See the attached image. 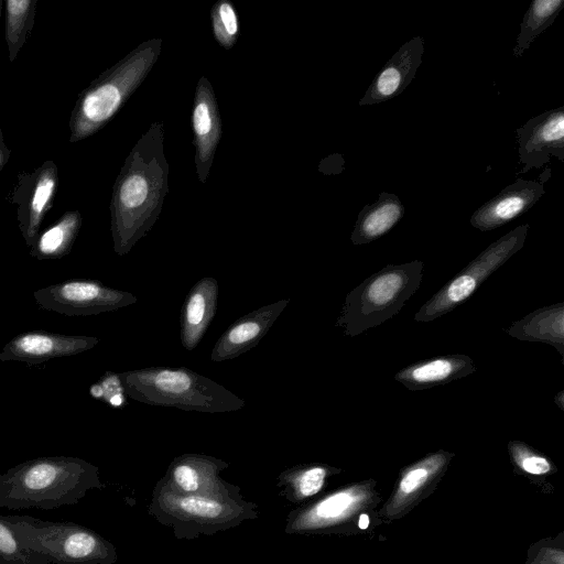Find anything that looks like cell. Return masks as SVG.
Wrapping results in <instances>:
<instances>
[{
	"mask_svg": "<svg viewBox=\"0 0 564 564\" xmlns=\"http://www.w3.org/2000/svg\"><path fill=\"white\" fill-rule=\"evenodd\" d=\"M529 229L528 224L518 226L490 243L426 301L414 315V319L432 322L469 299L490 274L523 247Z\"/></svg>",
	"mask_w": 564,
	"mask_h": 564,
	"instance_id": "obj_6",
	"label": "cell"
},
{
	"mask_svg": "<svg viewBox=\"0 0 564 564\" xmlns=\"http://www.w3.org/2000/svg\"><path fill=\"white\" fill-rule=\"evenodd\" d=\"M226 467L225 462L212 456L184 454L172 462L162 480L180 494L226 492L235 489L219 478V473Z\"/></svg>",
	"mask_w": 564,
	"mask_h": 564,
	"instance_id": "obj_14",
	"label": "cell"
},
{
	"mask_svg": "<svg viewBox=\"0 0 564 564\" xmlns=\"http://www.w3.org/2000/svg\"><path fill=\"white\" fill-rule=\"evenodd\" d=\"M83 223L78 210H69L39 235L30 254L37 260L61 259L68 254L78 236Z\"/></svg>",
	"mask_w": 564,
	"mask_h": 564,
	"instance_id": "obj_20",
	"label": "cell"
},
{
	"mask_svg": "<svg viewBox=\"0 0 564 564\" xmlns=\"http://www.w3.org/2000/svg\"><path fill=\"white\" fill-rule=\"evenodd\" d=\"M126 394L141 403L183 411H238L245 400L188 368L148 367L118 373Z\"/></svg>",
	"mask_w": 564,
	"mask_h": 564,
	"instance_id": "obj_2",
	"label": "cell"
},
{
	"mask_svg": "<svg viewBox=\"0 0 564 564\" xmlns=\"http://www.w3.org/2000/svg\"><path fill=\"white\" fill-rule=\"evenodd\" d=\"M508 448L513 463L528 474L544 475L553 468L547 457L535 452L523 442L512 441L509 443Z\"/></svg>",
	"mask_w": 564,
	"mask_h": 564,
	"instance_id": "obj_25",
	"label": "cell"
},
{
	"mask_svg": "<svg viewBox=\"0 0 564 564\" xmlns=\"http://www.w3.org/2000/svg\"><path fill=\"white\" fill-rule=\"evenodd\" d=\"M405 208L392 193L382 192L379 198L367 204L358 214L351 232L356 246L370 243L388 234L404 216Z\"/></svg>",
	"mask_w": 564,
	"mask_h": 564,
	"instance_id": "obj_19",
	"label": "cell"
},
{
	"mask_svg": "<svg viewBox=\"0 0 564 564\" xmlns=\"http://www.w3.org/2000/svg\"><path fill=\"white\" fill-rule=\"evenodd\" d=\"M290 300L263 305L234 322L216 341L210 359L225 361L256 347L288 306Z\"/></svg>",
	"mask_w": 564,
	"mask_h": 564,
	"instance_id": "obj_12",
	"label": "cell"
},
{
	"mask_svg": "<svg viewBox=\"0 0 564 564\" xmlns=\"http://www.w3.org/2000/svg\"><path fill=\"white\" fill-rule=\"evenodd\" d=\"M151 512L181 535L231 528L254 513L253 506L234 490L220 494H180L161 480Z\"/></svg>",
	"mask_w": 564,
	"mask_h": 564,
	"instance_id": "obj_4",
	"label": "cell"
},
{
	"mask_svg": "<svg viewBox=\"0 0 564 564\" xmlns=\"http://www.w3.org/2000/svg\"><path fill=\"white\" fill-rule=\"evenodd\" d=\"M0 564H51L44 555L23 545L14 527L0 514Z\"/></svg>",
	"mask_w": 564,
	"mask_h": 564,
	"instance_id": "obj_24",
	"label": "cell"
},
{
	"mask_svg": "<svg viewBox=\"0 0 564 564\" xmlns=\"http://www.w3.org/2000/svg\"><path fill=\"white\" fill-rule=\"evenodd\" d=\"M11 150L7 147L3 140V132L0 128V173L10 159Z\"/></svg>",
	"mask_w": 564,
	"mask_h": 564,
	"instance_id": "obj_30",
	"label": "cell"
},
{
	"mask_svg": "<svg viewBox=\"0 0 564 564\" xmlns=\"http://www.w3.org/2000/svg\"><path fill=\"white\" fill-rule=\"evenodd\" d=\"M358 525L362 530L367 529V527L369 525V517L367 514H361L360 519H359V522H358Z\"/></svg>",
	"mask_w": 564,
	"mask_h": 564,
	"instance_id": "obj_32",
	"label": "cell"
},
{
	"mask_svg": "<svg viewBox=\"0 0 564 564\" xmlns=\"http://www.w3.org/2000/svg\"><path fill=\"white\" fill-rule=\"evenodd\" d=\"M218 282L205 276L188 292L181 315V344L193 350L200 343L217 310Z\"/></svg>",
	"mask_w": 564,
	"mask_h": 564,
	"instance_id": "obj_16",
	"label": "cell"
},
{
	"mask_svg": "<svg viewBox=\"0 0 564 564\" xmlns=\"http://www.w3.org/2000/svg\"><path fill=\"white\" fill-rule=\"evenodd\" d=\"M33 297L41 308L67 316L112 312L137 302L135 295L130 292L89 279H70L41 288L33 293Z\"/></svg>",
	"mask_w": 564,
	"mask_h": 564,
	"instance_id": "obj_7",
	"label": "cell"
},
{
	"mask_svg": "<svg viewBox=\"0 0 564 564\" xmlns=\"http://www.w3.org/2000/svg\"><path fill=\"white\" fill-rule=\"evenodd\" d=\"M21 543L44 555L51 564H113L115 546L89 528L70 521H48L30 516H6Z\"/></svg>",
	"mask_w": 564,
	"mask_h": 564,
	"instance_id": "obj_5",
	"label": "cell"
},
{
	"mask_svg": "<svg viewBox=\"0 0 564 564\" xmlns=\"http://www.w3.org/2000/svg\"><path fill=\"white\" fill-rule=\"evenodd\" d=\"M329 470V467L323 465L295 467L281 474L280 486L285 487L289 497L303 500L322 489Z\"/></svg>",
	"mask_w": 564,
	"mask_h": 564,
	"instance_id": "obj_23",
	"label": "cell"
},
{
	"mask_svg": "<svg viewBox=\"0 0 564 564\" xmlns=\"http://www.w3.org/2000/svg\"><path fill=\"white\" fill-rule=\"evenodd\" d=\"M563 8L564 0L532 1L520 24L513 56L521 57L532 42L555 21Z\"/></svg>",
	"mask_w": 564,
	"mask_h": 564,
	"instance_id": "obj_22",
	"label": "cell"
},
{
	"mask_svg": "<svg viewBox=\"0 0 564 564\" xmlns=\"http://www.w3.org/2000/svg\"><path fill=\"white\" fill-rule=\"evenodd\" d=\"M219 14L226 31L231 35L235 34L237 32V19L234 9L228 3H224L219 9Z\"/></svg>",
	"mask_w": 564,
	"mask_h": 564,
	"instance_id": "obj_29",
	"label": "cell"
},
{
	"mask_svg": "<svg viewBox=\"0 0 564 564\" xmlns=\"http://www.w3.org/2000/svg\"><path fill=\"white\" fill-rule=\"evenodd\" d=\"M194 127L198 134H206L210 129V117L206 105L200 104L194 112Z\"/></svg>",
	"mask_w": 564,
	"mask_h": 564,
	"instance_id": "obj_28",
	"label": "cell"
},
{
	"mask_svg": "<svg viewBox=\"0 0 564 564\" xmlns=\"http://www.w3.org/2000/svg\"><path fill=\"white\" fill-rule=\"evenodd\" d=\"M98 343L99 339L93 336L30 330L17 335L3 346L0 361H20L33 366L53 358L82 354Z\"/></svg>",
	"mask_w": 564,
	"mask_h": 564,
	"instance_id": "obj_10",
	"label": "cell"
},
{
	"mask_svg": "<svg viewBox=\"0 0 564 564\" xmlns=\"http://www.w3.org/2000/svg\"><path fill=\"white\" fill-rule=\"evenodd\" d=\"M423 53L424 39L421 35L402 44L375 76L359 106H371L399 96L414 79Z\"/></svg>",
	"mask_w": 564,
	"mask_h": 564,
	"instance_id": "obj_11",
	"label": "cell"
},
{
	"mask_svg": "<svg viewBox=\"0 0 564 564\" xmlns=\"http://www.w3.org/2000/svg\"><path fill=\"white\" fill-rule=\"evenodd\" d=\"M348 488L332 494L318 502L289 517L288 532H307L334 525L351 514L359 506L362 495Z\"/></svg>",
	"mask_w": 564,
	"mask_h": 564,
	"instance_id": "obj_17",
	"label": "cell"
},
{
	"mask_svg": "<svg viewBox=\"0 0 564 564\" xmlns=\"http://www.w3.org/2000/svg\"><path fill=\"white\" fill-rule=\"evenodd\" d=\"M58 185V169L52 160L32 172L21 171L10 193V203L17 206L19 229L25 245L32 247L40 235L45 215L53 207Z\"/></svg>",
	"mask_w": 564,
	"mask_h": 564,
	"instance_id": "obj_8",
	"label": "cell"
},
{
	"mask_svg": "<svg viewBox=\"0 0 564 564\" xmlns=\"http://www.w3.org/2000/svg\"><path fill=\"white\" fill-rule=\"evenodd\" d=\"M517 339L544 343L564 357V303L551 304L527 314L507 328Z\"/></svg>",
	"mask_w": 564,
	"mask_h": 564,
	"instance_id": "obj_18",
	"label": "cell"
},
{
	"mask_svg": "<svg viewBox=\"0 0 564 564\" xmlns=\"http://www.w3.org/2000/svg\"><path fill=\"white\" fill-rule=\"evenodd\" d=\"M4 1L0 0V21H1V13H2V6H3Z\"/></svg>",
	"mask_w": 564,
	"mask_h": 564,
	"instance_id": "obj_33",
	"label": "cell"
},
{
	"mask_svg": "<svg viewBox=\"0 0 564 564\" xmlns=\"http://www.w3.org/2000/svg\"><path fill=\"white\" fill-rule=\"evenodd\" d=\"M544 182L517 178L478 207L470 218L480 231L499 228L528 212L544 194Z\"/></svg>",
	"mask_w": 564,
	"mask_h": 564,
	"instance_id": "obj_13",
	"label": "cell"
},
{
	"mask_svg": "<svg viewBox=\"0 0 564 564\" xmlns=\"http://www.w3.org/2000/svg\"><path fill=\"white\" fill-rule=\"evenodd\" d=\"M520 173L539 169L555 156L564 162V106L529 119L517 129Z\"/></svg>",
	"mask_w": 564,
	"mask_h": 564,
	"instance_id": "obj_9",
	"label": "cell"
},
{
	"mask_svg": "<svg viewBox=\"0 0 564 564\" xmlns=\"http://www.w3.org/2000/svg\"><path fill=\"white\" fill-rule=\"evenodd\" d=\"M424 263L414 260L389 264L352 289L335 323L354 337L397 315L423 279Z\"/></svg>",
	"mask_w": 564,
	"mask_h": 564,
	"instance_id": "obj_3",
	"label": "cell"
},
{
	"mask_svg": "<svg viewBox=\"0 0 564 564\" xmlns=\"http://www.w3.org/2000/svg\"><path fill=\"white\" fill-rule=\"evenodd\" d=\"M148 193L147 182L140 175L126 177L117 188L113 217L123 209H132L141 205Z\"/></svg>",
	"mask_w": 564,
	"mask_h": 564,
	"instance_id": "obj_26",
	"label": "cell"
},
{
	"mask_svg": "<svg viewBox=\"0 0 564 564\" xmlns=\"http://www.w3.org/2000/svg\"><path fill=\"white\" fill-rule=\"evenodd\" d=\"M555 404L560 408V410L564 411V391H560L554 398Z\"/></svg>",
	"mask_w": 564,
	"mask_h": 564,
	"instance_id": "obj_31",
	"label": "cell"
},
{
	"mask_svg": "<svg viewBox=\"0 0 564 564\" xmlns=\"http://www.w3.org/2000/svg\"><path fill=\"white\" fill-rule=\"evenodd\" d=\"M90 394L96 399H102L112 406H119L123 402L121 386L118 373L106 372L99 382L90 387Z\"/></svg>",
	"mask_w": 564,
	"mask_h": 564,
	"instance_id": "obj_27",
	"label": "cell"
},
{
	"mask_svg": "<svg viewBox=\"0 0 564 564\" xmlns=\"http://www.w3.org/2000/svg\"><path fill=\"white\" fill-rule=\"evenodd\" d=\"M98 467L78 457H37L0 475V508L55 509L101 488Z\"/></svg>",
	"mask_w": 564,
	"mask_h": 564,
	"instance_id": "obj_1",
	"label": "cell"
},
{
	"mask_svg": "<svg viewBox=\"0 0 564 564\" xmlns=\"http://www.w3.org/2000/svg\"><path fill=\"white\" fill-rule=\"evenodd\" d=\"M39 0H6L4 37L9 62H14L29 39L35 22Z\"/></svg>",
	"mask_w": 564,
	"mask_h": 564,
	"instance_id": "obj_21",
	"label": "cell"
},
{
	"mask_svg": "<svg viewBox=\"0 0 564 564\" xmlns=\"http://www.w3.org/2000/svg\"><path fill=\"white\" fill-rule=\"evenodd\" d=\"M476 371L473 359L463 354L436 356L411 364L394 375V379L411 391L449 383Z\"/></svg>",
	"mask_w": 564,
	"mask_h": 564,
	"instance_id": "obj_15",
	"label": "cell"
}]
</instances>
